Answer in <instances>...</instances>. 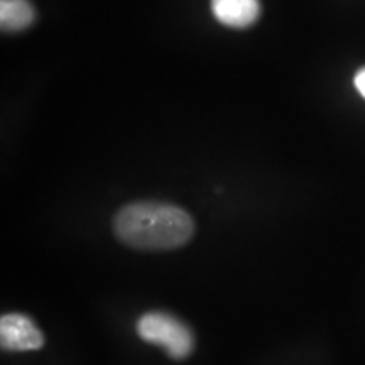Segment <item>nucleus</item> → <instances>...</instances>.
<instances>
[{"mask_svg":"<svg viewBox=\"0 0 365 365\" xmlns=\"http://www.w3.org/2000/svg\"><path fill=\"white\" fill-rule=\"evenodd\" d=\"M212 12L220 24L245 29L261 16V0H212Z\"/></svg>","mask_w":365,"mask_h":365,"instance_id":"nucleus-4","label":"nucleus"},{"mask_svg":"<svg viewBox=\"0 0 365 365\" xmlns=\"http://www.w3.org/2000/svg\"><path fill=\"white\" fill-rule=\"evenodd\" d=\"M137 335L150 345H158L175 360L193 352L195 336L186 323L166 312H149L137 322Z\"/></svg>","mask_w":365,"mask_h":365,"instance_id":"nucleus-2","label":"nucleus"},{"mask_svg":"<svg viewBox=\"0 0 365 365\" xmlns=\"http://www.w3.org/2000/svg\"><path fill=\"white\" fill-rule=\"evenodd\" d=\"M113 234L137 250H173L188 244L195 222L186 210L163 202H135L113 217Z\"/></svg>","mask_w":365,"mask_h":365,"instance_id":"nucleus-1","label":"nucleus"},{"mask_svg":"<svg viewBox=\"0 0 365 365\" xmlns=\"http://www.w3.org/2000/svg\"><path fill=\"white\" fill-rule=\"evenodd\" d=\"M36 21L34 6L29 0H0V26L4 33H19Z\"/></svg>","mask_w":365,"mask_h":365,"instance_id":"nucleus-5","label":"nucleus"},{"mask_svg":"<svg viewBox=\"0 0 365 365\" xmlns=\"http://www.w3.org/2000/svg\"><path fill=\"white\" fill-rule=\"evenodd\" d=\"M354 85H355V88H357L359 93L365 98V66L360 68V70L357 71V75H355V78H354Z\"/></svg>","mask_w":365,"mask_h":365,"instance_id":"nucleus-6","label":"nucleus"},{"mask_svg":"<svg viewBox=\"0 0 365 365\" xmlns=\"http://www.w3.org/2000/svg\"><path fill=\"white\" fill-rule=\"evenodd\" d=\"M0 345L9 352H33L44 345V335L26 314L7 313L0 319Z\"/></svg>","mask_w":365,"mask_h":365,"instance_id":"nucleus-3","label":"nucleus"}]
</instances>
